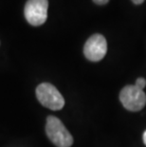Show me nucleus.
I'll return each mask as SVG.
<instances>
[{
	"label": "nucleus",
	"instance_id": "obj_1",
	"mask_svg": "<svg viewBox=\"0 0 146 147\" xmlns=\"http://www.w3.org/2000/svg\"><path fill=\"white\" fill-rule=\"evenodd\" d=\"M46 133L50 142L57 147H70L73 144V138L63 123L54 116L46 119Z\"/></svg>",
	"mask_w": 146,
	"mask_h": 147
},
{
	"label": "nucleus",
	"instance_id": "obj_2",
	"mask_svg": "<svg viewBox=\"0 0 146 147\" xmlns=\"http://www.w3.org/2000/svg\"><path fill=\"white\" fill-rule=\"evenodd\" d=\"M36 97L43 106L51 110H60L64 107V97L51 84L43 83L36 87Z\"/></svg>",
	"mask_w": 146,
	"mask_h": 147
},
{
	"label": "nucleus",
	"instance_id": "obj_3",
	"mask_svg": "<svg viewBox=\"0 0 146 147\" xmlns=\"http://www.w3.org/2000/svg\"><path fill=\"white\" fill-rule=\"evenodd\" d=\"M48 0H28L24 9L25 18L32 26H41L48 18Z\"/></svg>",
	"mask_w": 146,
	"mask_h": 147
},
{
	"label": "nucleus",
	"instance_id": "obj_4",
	"mask_svg": "<svg viewBox=\"0 0 146 147\" xmlns=\"http://www.w3.org/2000/svg\"><path fill=\"white\" fill-rule=\"evenodd\" d=\"M122 105L129 111H139L146 105V95L142 89L134 86H126L120 93Z\"/></svg>",
	"mask_w": 146,
	"mask_h": 147
},
{
	"label": "nucleus",
	"instance_id": "obj_5",
	"mask_svg": "<svg viewBox=\"0 0 146 147\" xmlns=\"http://www.w3.org/2000/svg\"><path fill=\"white\" fill-rule=\"evenodd\" d=\"M107 52L106 40L102 34H94L89 37L83 47V54L91 62H99Z\"/></svg>",
	"mask_w": 146,
	"mask_h": 147
},
{
	"label": "nucleus",
	"instance_id": "obj_6",
	"mask_svg": "<svg viewBox=\"0 0 146 147\" xmlns=\"http://www.w3.org/2000/svg\"><path fill=\"white\" fill-rule=\"evenodd\" d=\"M135 86L137 87H139V89L143 90V88H144L145 86H146V80L144 79V78H138V79H137V81H136Z\"/></svg>",
	"mask_w": 146,
	"mask_h": 147
},
{
	"label": "nucleus",
	"instance_id": "obj_7",
	"mask_svg": "<svg viewBox=\"0 0 146 147\" xmlns=\"http://www.w3.org/2000/svg\"><path fill=\"white\" fill-rule=\"evenodd\" d=\"M97 5H105L109 2V0H93Z\"/></svg>",
	"mask_w": 146,
	"mask_h": 147
},
{
	"label": "nucleus",
	"instance_id": "obj_8",
	"mask_svg": "<svg viewBox=\"0 0 146 147\" xmlns=\"http://www.w3.org/2000/svg\"><path fill=\"white\" fill-rule=\"evenodd\" d=\"M132 2L136 5H139V4H142V3L144 2V0H132Z\"/></svg>",
	"mask_w": 146,
	"mask_h": 147
},
{
	"label": "nucleus",
	"instance_id": "obj_9",
	"mask_svg": "<svg viewBox=\"0 0 146 147\" xmlns=\"http://www.w3.org/2000/svg\"><path fill=\"white\" fill-rule=\"evenodd\" d=\"M143 142L146 145V131H144V133H143Z\"/></svg>",
	"mask_w": 146,
	"mask_h": 147
}]
</instances>
